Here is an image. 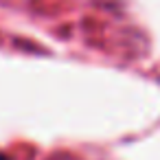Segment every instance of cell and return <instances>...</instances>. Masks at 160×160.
Masks as SVG:
<instances>
[{"mask_svg": "<svg viewBox=\"0 0 160 160\" xmlns=\"http://www.w3.org/2000/svg\"><path fill=\"white\" fill-rule=\"evenodd\" d=\"M0 160H11V158H7L5 153H0Z\"/></svg>", "mask_w": 160, "mask_h": 160, "instance_id": "1", "label": "cell"}]
</instances>
